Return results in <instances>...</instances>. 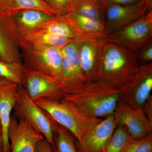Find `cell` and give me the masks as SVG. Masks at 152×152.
<instances>
[{
	"label": "cell",
	"mask_w": 152,
	"mask_h": 152,
	"mask_svg": "<svg viewBox=\"0 0 152 152\" xmlns=\"http://www.w3.org/2000/svg\"><path fill=\"white\" fill-rule=\"evenodd\" d=\"M55 21L46 28L45 32L74 39L75 37L72 29L64 21Z\"/></svg>",
	"instance_id": "cell-25"
},
{
	"label": "cell",
	"mask_w": 152,
	"mask_h": 152,
	"mask_svg": "<svg viewBox=\"0 0 152 152\" xmlns=\"http://www.w3.org/2000/svg\"><path fill=\"white\" fill-rule=\"evenodd\" d=\"M123 152H152V134L141 139H132Z\"/></svg>",
	"instance_id": "cell-23"
},
{
	"label": "cell",
	"mask_w": 152,
	"mask_h": 152,
	"mask_svg": "<svg viewBox=\"0 0 152 152\" xmlns=\"http://www.w3.org/2000/svg\"><path fill=\"white\" fill-rule=\"evenodd\" d=\"M132 139L124 128L117 126L104 152H123Z\"/></svg>",
	"instance_id": "cell-19"
},
{
	"label": "cell",
	"mask_w": 152,
	"mask_h": 152,
	"mask_svg": "<svg viewBox=\"0 0 152 152\" xmlns=\"http://www.w3.org/2000/svg\"><path fill=\"white\" fill-rule=\"evenodd\" d=\"M23 72L19 67L14 66L0 59V78L21 86L23 83Z\"/></svg>",
	"instance_id": "cell-22"
},
{
	"label": "cell",
	"mask_w": 152,
	"mask_h": 152,
	"mask_svg": "<svg viewBox=\"0 0 152 152\" xmlns=\"http://www.w3.org/2000/svg\"><path fill=\"white\" fill-rule=\"evenodd\" d=\"M52 15L37 10H24L19 16L20 21L28 28L35 27L53 18Z\"/></svg>",
	"instance_id": "cell-20"
},
{
	"label": "cell",
	"mask_w": 152,
	"mask_h": 152,
	"mask_svg": "<svg viewBox=\"0 0 152 152\" xmlns=\"http://www.w3.org/2000/svg\"><path fill=\"white\" fill-rule=\"evenodd\" d=\"M152 90L151 63L140 65L133 79L120 90L121 100L143 109Z\"/></svg>",
	"instance_id": "cell-9"
},
{
	"label": "cell",
	"mask_w": 152,
	"mask_h": 152,
	"mask_svg": "<svg viewBox=\"0 0 152 152\" xmlns=\"http://www.w3.org/2000/svg\"><path fill=\"white\" fill-rule=\"evenodd\" d=\"M44 137L28 123L12 115L8 130L11 152H35Z\"/></svg>",
	"instance_id": "cell-12"
},
{
	"label": "cell",
	"mask_w": 152,
	"mask_h": 152,
	"mask_svg": "<svg viewBox=\"0 0 152 152\" xmlns=\"http://www.w3.org/2000/svg\"><path fill=\"white\" fill-rule=\"evenodd\" d=\"M51 146L53 152H78L71 133L57 123Z\"/></svg>",
	"instance_id": "cell-18"
},
{
	"label": "cell",
	"mask_w": 152,
	"mask_h": 152,
	"mask_svg": "<svg viewBox=\"0 0 152 152\" xmlns=\"http://www.w3.org/2000/svg\"><path fill=\"white\" fill-rule=\"evenodd\" d=\"M11 83H12V82L9 81L6 79L0 78V86H5V85L10 84Z\"/></svg>",
	"instance_id": "cell-33"
},
{
	"label": "cell",
	"mask_w": 152,
	"mask_h": 152,
	"mask_svg": "<svg viewBox=\"0 0 152 152\" xmlns=\"http://www.w3.org/2000/svg\"><path fill=\"white\" fill-rule=\"evenodd\" d=\"M102 1H104V0H102Z\"/></svg>",
	"instance_id": "cell-35"
},
{
	"label": "cell",
	"mask_w": 152,
	"mask_h": 152,
	"mask_svg": "<svg viewBox=\"0 0 152 152\" xmlns=\"http://www.w3.org/2000/svg\"><path fill=\"white\" fill-rule=\"evenodd\" d=\"M152 10V0H140L132 4L106 7V36L141 18Z\"/></svg>",
	"instance_id": "cell-7"
},
{
	"label": "cell",
	"mask_w": 152,
	"mask_h": 152,
	"mask_svg": "<svg viewBox=\"0 0 152 152\" xmlns=\"http://www.w3.org/2000/svg\"><path fill=\"white\" fill-rule=\"evenodd\" d=\"M78 40L79 63L85 82L98 80L101 56L105 40L104 39Z\"/></svg>",
	"instance_id": "cell-13"
},
{
	"label": "cell",
	"mask_w": 152,
	"mask_h": 152,
	"mask_svg": "<svg viewBox=\"0 0 152 152\" xmlns=\"http://www.w3.org/2000/svg\"><path fill=\"white\" fill-rule=\"evenodd\" d=\"M138 61L135 52L105 40L98 80L121 90L137 72L140 66Z\"/></svg>",
	"instance_id": "cell-1"
},
{
	"label": "cell",
	"mask_w": 152,
	"mask_h": 152,
	"mask_svg": "<svg viewBox=\"0 0 152 152\" xmlns=\"http://www.w3.org/2000/svg\"><path fill=\"white\" fill-rule=\"evenodd\" d=\"M74 39L45 32L38 37V41L42 45L61 49Z\"/></svg>",
	"instance_id": "cell-24"
},
{
	"label": "cell",
	"mask_w": 152,
	"mask_h": 152,
	"mask_svg": "<svg viewBox=\"0 0 152 152\" xmlns=\"http://www.w3.org/2000/svg\"><path fill=\"white\" fill-rule=\"evenodd\" d=\"M114 115L116 126L124 128L133 139L142 138L152 134V121L142 108L120 100Z\"/></svg>",
	"instance_id": "cell-6"
},
{
	"label": "cell",
	"mask_w": 152,
	"mask_h": 152,
	"mask_svg": "<svg viewBox=\"0 0 152 152\" xmlns=\"http://www.w3.org/2000/svg\"><path fill=\"white\" fill-rule=\"evenodd\" d=\"M61 50L63 63L59 81L64 95L69 94L75 92L86 83L79 63L78 40L75 39Z\"/></svg>",
	"instance_id": "cell-8"
},
{
	"label": "cell",
	"mask_w": 152,
	"mask_h": 152,
	"mask_svg": "<svg viewBox=\"0 0 152 152\" xmlns=\"http://www.w3.org/2000/svg\"><path fill=\"white\" fill-rule=\"evenodd\" d=\"M116 124L114 115L106 117L87 131L81 139L75 141L78 152H104Z\"/></svg>",
	"instance_id": "cell-10"
},
{
	"label": "cell",
	"mask_w": 152,
	"mask_h": 152,
	"mask_svg": "<svg viewBox=\"0 0 152 152\" xmlns=\"http://www.w3.org/2000/svg\"><path fill=\"white\" fill-rule=\"evenodd\" d=\"M23 89L33 102L39 99H61L64 91L59 81L32 70L23 73Z\"/></svg>",
	"instance_id": "cell-11"
},
{
	"label": "cell",
	"mask_w": 152,
	"mask_h": 152,
	"mask_svg": "<svg viewBox=\"0 0 152 152\" xmlns=\"http://www.w3.org/2000/svg\"><path fill=\"white\" fill-rule=\"evenodd\" d=\"M4 17V15H0V57L1 59L7 63L11 61V59L10 58L8 41L3 24Z\"/></svg>",
	"instance_id": "cell-26"
},
{
	"label": "cell",
	"mask_w": 152,
	"mask_h": 152,
	"mask_svg": "<svg viewBox=\"0 0 152 152\" xmlns=\"http://www.w3.org/2000/svg\"><path fill=\"white\" fill-rule=\"evenodd\" d=\"M37 50L39 64L34 70L59 80L61 74L63 56L61 49L42 45Z\"/></svg>",
	"instance_id": "cell-16"
},
{
	"label": "cell",
	"mask_w": 152,
	"mask_h": 152,
	"mask_svg": "<svg viewBox=\"0 0 152 152\" xmlns=\"http://www.w3.org/2000/svg\"><path fill=\"white\" fill-rule=\"evenodd\" d=\"M72 29L76 39H102L106 37L104 21L96 20L69 12L61 18Z\"/></svg>",
	"instance_id": "cell-14"
},
{
	"label": "cell",
	"mask_w": 152,
	"mask_h": 152,
	"mask_svg": "<svg viewBox=\"0 0 152 152\" xmlns=\"http://www.w3.org/2000/svg\"><path fill=\"white\" fill-rule=\"evenodd\" d=\"M2 129L1 124L0 121V134H2Z\"/></svg>",
	"instance_id": "cell-34"
},
{
	"label": "cell",
	"mask_w": 152,
	"mask_h": 152,
	"mask_svg": "<svg viewBox=\"0 0 152 152\" xmlns=\"http://www.w3.org/2000/svg\"><path fill=\"white\" fill-rule=\"evenodd\" d=\"M121 96L118 89L97 80L85 83L75 92L64 94L62 98L87 115L100 118L114 115Z\"/></svg>",
	"instance_id": "cell-2"
},
{
	"label": "cell",
	"mask_w": 152,
	"mask_h": 152,
	"mask_svg": "<svg viewBox=\"0 0 152 152\" xmlns=\"http://www.w3.org/2000/svg\"><path fill=\"white\" fill-rule=\"evenodd\" d=\"M49 6L56 12L57 14L68 13L70 12L72 0H47Z\"/></svg>",
	"instance_id": "cell-27"
},
{
	"label": "cell",
	"mask_w": 152,
	"mask_h": 152,
	"mask_svg": "<svg viewBox=\"0 0 152 152\" xmlns=\"http://www.w3.org/2000/svg\"><path fill=\"white\" fill-rule=\"evenodd\" d=\"M35 152H53L51 146L44 138L38 142Z\"/></svg>",
	"instance_id": "cell-30"
},
{
	"label": "cell",
	"mask_w": 152,
	"mask_h": 152,
	"mask_svg": "<svg viewBox=\"0 0 152 152\" xmlns=\"http://www.w3.org/2000/svg\"><path fill=\"white\" fill-rule=\"evenodd\" d=\"M0 152H6L2 134H0Z\"/></svg>",
	"instance_id": "cell-32"
},
{
	"label": "cell",
	"mask_w": 152,
	"mask_h": 152,
	"mask_svg": "<svg viewBox=\"0 0 152 152\" xmlns=\"http://www.w3.org/2000/svg\"><path fill=\"white\" fill-rule=\"evenodd\" d=\"M28 10H37L51 15L58 14L44 0H14L12 11Z\"/></svg>",
	"instance_id": "cell-21"
},
{
	"label": "cell",
	"mask_w": 152,
	"mask_h": 152,
	"mask_svg": "<svg viewBox=\"0 0 152 152\" xmlns=\"http://www.w3.org/2000/svg\"><path fill=\"white\" fill-rule=\"evenodd\" d=\"M106 5L102 0H72L70 12L96 20L104 21Z\"/></svg>",
	"instance_id": "cell-17"
},
{
	"label": "cell",
	"mask_w": 152,
	"mask_h": 152,
	"mask_svg": "<svg viewBox=\"0 0 152 152\" xmlns=\"http://www.w3.org/2000/svg\"><path fill=\"white\" fill-rule=\"evenodd\" d=\"M18 85L16 84L0 86V121L6 152H11L8 130L12 111L16 103Z\"/></svg>",
	"instance_id": "cell-15"
},
{
	"label": "cell",
	"mask_w": 152,
	"mask_h": 152,
	"mask_svg": "<svg viewBox=\"0 0 152 152\" xmlns=\"http://www.w3.org/2000/svg\"><path fill=\"white\" fill-rule=\"evenodd\" d=\"M13 115L24 121L52 145L53 137L57 123L46 112L33 102L23 88L19 86L17 99Z\"/></svg>",
	"instance_id": "cell-4"
},
{
	"label": "cell",
	"mask_w": 152,
	"mask_h": 152,
	"mask_svg": "<svg viewBox=\"0 0 152 152\" xmlns=\"http://www.w3.org/2000/svg\"><path fill=\"white\" fill-rule=\"evenodd\" d=\"M14 0H0V15H5L12 11Z\"/></svg>",
	"instance_id": "cell-29"
},
{
	"label": "cell",
	"mask_w": 152,
	"mask_h": 152,
	"mask_svg": "<svg viewBox=\"0 0 152 152\" xmlns=\"http://www.w3.org/2000/svg\"><path fill=\"white\" fill-rule=\"evenodd\" d=\"M139 58L145 61H151L152 60V43L148 44L136 53Z\"/></svg>",
	"instance_id": "cell-28"
},
{
	"label": "cell",
	"mask_w": 152,
	"mask_h": 152,
	"mask_svg": "<svg viewBox=\"0 0 152 152\" xmlns=\"http://www.w3.org/2000/svg\"><path fill=\"white\" fill-rule=\"evenodd\" d=\"M35 102L58 124L72 134L77 140L81 139L87 131L102 120L87 115L72 102L63 98H44Z\"/></svg>",
	"instance_id": "cell-3"
},
{
	"label": "cell",
	"mask_w": 152,
	"mask_h": 152,
	"mask_svg": "<svg viewBox=\"0 0 152 152\" xmlns=\"http://www.w3.org/2000/svg\"><path fill=\"white\" fill-rule=\"evenodd\" d=\"M152 10L134 21L106 36L104 39L137 53L152 43Z\"/></svg>",
	"instance_id": "cell-5"
},
{
	"label": "cell",
	"mask_w": 152,
	"mask_h": 152,
	"mask_svg": "<svg viewBox=\"0 0 152 152\" xmlns=\"http://www.w3.org/2000/svg\"><path fill=\"white\" fill-rule=\"evenodd\" d=\"M140 1V0H104V2L105 3L106 7L112 5H126L132 4Z\"/></svg>",
	"instance_id": "cell-31"
}]
</instances>
